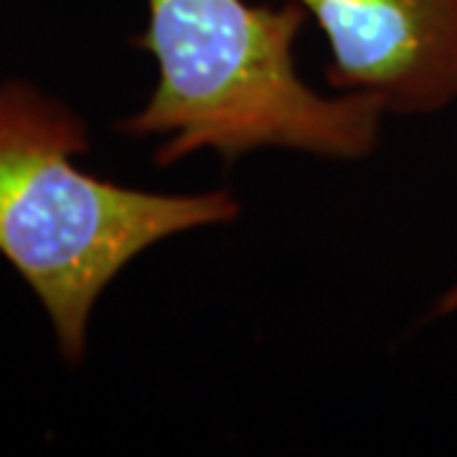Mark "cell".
<instances>
[{
	"mask_svg": "<svg viewBox=\"0 0 457 457\" xmlns=\"http://www.w3.org/2000/svg\"><path fill=\"white\" fill-rule=\"evenodd\" d=\"M147 26L135 46L158 79L117 132L153 140L161 168L198 153L237 163L257 150H287L336 163L369 158L386 114L361 95L312 89L297 71L300 3L145 0Z\"/></svg>",
	"mask_w": 457,
	"mask_h": 457,
	"instance_id": "6da1fadb",
	"label": "cell"
},
{
	"mask_svg": "<svg viewBox=\"0 0 457 457\" xmlns=\"http://www.w3.org/2000/svg\"><path fill=\"white\" fill-rule=\"evenodd\" d=\"M84 117L31 82L0 84V257L49 315L59 356L79 366L99 297L143 252L242 213L231 191L163 194L77 163Z\"/></svg>",
	"mask_w": 457,
	"mask_h": 457,
	"instance_id": "7a4b0ae2",
	"label": "cell"
},
{
	"mask_svg": "<svg viewBox=\"0 0 457 457\" xmlns=\"http://www.w3.org/2000/svg\"><path fill=\"white\" fill-rule=\"evenodd\" d=\"M330 49L333 92L384 114L420 117L457 102V0H295Z\"/></svg>",
	"mask_w": 457,
	"mask_h": 457,
	"instance_id": "3957f363",
	"label": "cell"
},
{
	"mask_svg": "<svg viewBox=\"0 0 457 457\" xmlns=\"http://www.w3.org/2000/svg\"><path fill=\"white\" fill-rule=\"evenodd\" d=\"M457 311V282L447 290V293L442 295L440 303H437V308H435V315H453Z\"/></svg>",
	"mask_w": 457,
	"mask_h": 457,
	"instance_id": "277c9868",
	"label": "cell"
}]
</instances>
